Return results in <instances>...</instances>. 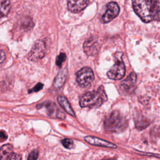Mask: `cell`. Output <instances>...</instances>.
<instances>
[{
	"label": "cell",
	"instance_id": "cell-13",
	"mask_svg": "<svg viewBox=\"0 0 160 160\" xmlns=\"http://www.w3.org/2000/svg\"><path fill=\"white\" fill-rule=\"evenodd\" d=\"M67 74L68 71L66 68H64L59 71L53 81V86L56 89H60L64 85L66 79Z\"/></svg>",
	"mask_w": 160,
	"mask_h": 160
},
{
	"label": "cell",
	"instance_id": "cell-21",
	"mask_svg": "<svg viewBox=\"0 0 160 160\" xmlns=\"http://www.w3.org/2000/svg\"><path fill=\"white\" fill-rule=\"evenodd\" d=\"M38 158V151L37 150H34L32 151L29 155L28 159H36Z\"/></svg>",
	"mask_w": 160,
	"mask_h": 160
},
{
	"label": "cell",
	"instance_id": "cell-17",
	"mask_svg": "<svg viewBox=\"0 0 160 160\" xmlns=\"http://www.w3.org/2000/svg\"><path fill=\"white\" fill-rule=\"evenodd\" d=\"M135 124H136V128L139 130H142L145 129L147 126H149V122L148 120L146 118H144L143 116L138 118L135 120Z\"/></svg>",
	"mask_w": 160,
	"mask_h": 160
},
{
	"label": "cell",
	"instance_id": "cell-5",
	"mask_svg": "<svg viewBox=\"0 0 160 160\" xmlns=\"http://www.w3.org/2000/svg\"><path fill=\"white\" fill-rule=\"evenodd\" d=\"M94 76L92 70L89 67H84L76 73V81L79 85L85 88L94 80Z\"/></svg>",
	"mask_w": 160,
	"mask_h": 160
},
{
	"label": "cell",
	"instance_id": "cell-12",
	"mask_svg": "<svg viewBox=\"0 0 160 160\" xmlns=\"http://www.w3.org/2000/svg\"><path fill=\"white\" fill-rule=\"evenodd\" d=\"M84 140L88 143L92 145H94V146L110 148H116L117 147L116 145H115L113 143H111L106 140H104L96 137H94V136H86L84 138Z\"/></svg>",
	"mask_w": 160,
	"mask_h": 160
},
{
	"label": "cell",
	"instance_id": "cell-1",
	"mask_svg": "<svg viewBox=\"0 0 160 160\" xmlns=\"http://www.w3.org/2000/svg\"><path fill=\"white\" fill-rule=\"evenodd\" d=\"M134 12L144 22L160 21V0H132Z\"/></svg>",
	"mask_w": 160,
	"mask_h": 160
},
{
	"label": "cell",
	"instance_id": "cell-24",
	"mask_svg": "<svg viewBox=\"0 0 160 160\" xmlns=\"http://www.w3.org/2000/svg\"><path fill=\"white\" fill-rule=\"evenodd\" d=\"M6 59V54L3 50H0V63H2Z\"/></svg>",
	"mask_w": 160,
	"mask_h": 160
},
{
	"label": "cell",
	"instance_id": "cell-7",
	"mask_svg": "<svg viewBox=\"0 0 160 160\" xmlns=\"http://www.w3.org/2000/svg\"><path fill=\"white\" fill-rule=\"evenodd\" d=\"M119 12V7L115 2H110L106 8V11L101 18L103 23H107L114 19Z\"/></svg>",
	"mask_w": 160,
	"mask_h": 160
},
{
	"label": "cell",
	"instance_id": "cell-20",
	"mask_svg": "<svg viewBox=\"0 0 160 160\" xmlns=\"http://www.w3.org/2000/svg\"><path fill=\"white\" fill-rule=\"evenodd\" d=\"M43 88V84L42 83H38L36 85H35V86L32 88L31 89H30L29 91V92H38L39 91H40L41 89H42V88Z\"/></svg>",
	"mask_w": 160,
	"mask_h": 160
},
{
	"label": "cell",
	"instance_id": "cell-18",
	"mask_svg": "<svg viewBox=\"0 0 160 160\" xmlns=\"http://www.w3.org/2000/svg\"><path fill=\"white\" fill-rule=\"evenodd\" d=\"M66 56L64 53H60L58 56L56 58V64L58 66H61L62 62L66 60Z\"/></svg>",
	"mask_w": 160,
	"mask_h": 160
},
{
	"label": "cell",
	"instance_id": "cell-6",
	"mask_svg": "<svg viewBox=\"0 0 160 160\" xmlns=\"http://www.w3.org/2000/svg\"><path fill=\"white\" fill-rule=\"evenodd\" d=\"M46 53V44L43 41L38 40L33 45L28 55L30 61H37L42 58Z\"/></svg>",
	"mask_w": 160,
	"mask_h": 160
},
{
	"label": "cell",
	"instance_id": "cell-19",
	"mask_svg": "<svg viewBox=\"0 0 160 160\" xmlns=\"http://www.w3.org/2000/svg\"><path fill=\"white\" fill-rule=\"evenodd\" d=\"M63 146L67 149H71L73 146V141L70 139H64L61 141Z\"/></svg>",
	"mask_w": 160,
	"mask_h": 160
},
{
	"label": "cell",
	"instance_id": "cell-10",
	"mask_svg": "<svg viewBox=\"0 0 160 160\" xmlns=\"http://www.w3.org/2000/svg\"><path fill=\"white\" fill-rule=\"evenodd\" d=\"M44 106L46 108L47 113L49 116L59 119L65 118V114L59 109L56 104L51 102H48L44 104Z\"/></svg>",
	"mask_w": 160,
	"mask_h": 160
},
{
	"label": "cell",
	"instance_id": "cell-14",
	"mask_svg": "<svg viewBox=\"0 0 160 160\" xmlns=\"http://www.w3.org/2000/svg\"><path fill=\"white\" fill-rule=\"evenodd\" d=\"M58 102L66 112H68L71 116L75 117V113H74L72 108H71L69 102H68V99L65 97H64L62 96H58Z\"/></svg>",
	"mask_w": 160,
	"mask_h": 160
},
{
	"label": "cell",
	"instance_id": "cell-15",
	"mask_svg": "<svg viewBox=\"0 0 160 160\" xmlns=\"http://www.w3.org/2000/svg\"><path fill=\"white\" fill-rule=\"evenodd\" d=\"M13 152V147L9 144L3 145L0 148V159H8L11 154Z\"/></svg>",
	"mask_w": 160,
	"mask_h": 160
},
{
	"label": "cell",
	"instance_id": "cell-3",
	"mask_svg": "<svg viewBox=\"0 0 160 160\" xmlns=\"http://www.w3.org/2000/svg\"><path fill=\"white\" fill-rule=\"evenodd\" d=\"M127 126L126 118L118 111H112L104 121L105 129L110 132H118L123 131Z\"/></svg>",
	"mask_w": 160,
	"mask_h": 160
},
{
	"label": "cell",
	"instance_id": "cell-16",
	"mask_svg": "<svg viewBox=\"0 0 160 160\" xmlns=\"http://www.w3.org/2000/svg\"><path fill=\"white\" fill-rule=\"evenodd\" d=\"M11 9V4L9 0L0 1V18L6 16Z\"/></svg>",
	"mask_w": 160,
	"mask_h": 160
},
{
	"label": "cell",
	"instance_id": "cell-4",
	"mask_svg": "<svg viewBox=\"0 0 160 160\" xmlns=\"http://www.w3.org/2000/svg\"><path fill=\"white\" fill-rule=\"evenodd\" d=\"M125 72V65L121 56L116 55V62L107 72L108 77L113 80H119L124 77Z\"/></svg>",
	"mask_w": 160,
	"mask_h": 160
},
{
	"label": "cell",
	"instance_id": "cell-22",
	"mask_svg": "<svg viewBox=\"0 0 160 160\" xmlns=\"http://www.w3.org/2000/svg\"><path fill=\"white\" fill-rule=\"evenodd\" d=\"M7 138H8V135L6 132L4 131H0V141L3 142L6 141Z\"/></svg>",
	"mask_w": 160,
	"mask_h": 160
},
{
	"label": "cell",
	"instance_id": "cell-2",
	"mask_svg": "<svg viewBox=\"0 0 160 160\" xmlns=\"http://www.w3.org/2000/svg\"><path fill=\"white\" fill-rule=\"evenodd\" d=\"M107 96L102 86L94 91H89L85 93L80 100V106L82 108H98L106 102Z\"/></svg>",
	"mask_w": 160,
	"mask_h": 160
},
{
	"label": "cell",
	"instance_id": "cell-9",
	"mask_svg": "<svg viewBox=\"0 0 160 160\" xmlns=\"http://www.w3.org/2000/svg\"><path fill=\"white\" fill-rule=\"evenodd\" d=\"M89 0H68V9L72 12H78L88 5Z\"/></svg>",
	"mask_w": 160,
	"mask_h": 160
},
{
	"label": "cell",
	"instance_id": "cell-11",
	"mask_svg": "<svg viewBox=\"0 0 160 160\" xmlns=\"http://www.w3.org/2000/svg\"><path fill=\"white\" fill-rule=\"evenodd\" d=\"M98 40L94 37L88 39L84 43V51L88 56H92L98 51Z\"/></svg>",
	"mask_w": 160,
	"mask_h": 160
},
{
	"label": "cell",
	"instance_id": "cell-8",
	"mask_svg": "<svg viewBox=\"0 0 160 160\" xmlns=\"http://www.w3.org/2000/svg\"><path fill=\"white\" fill-rule=\"evenodd\" d=\"M136 74L134 72L130 73V74L125 79L120 86V89L123 93L128 94L132 91L135 87L136 82Z\"/></svg>",
	"mask_w": 160,
	"mask_h": 160
},
{
	"label": "cell",
	"instance_id": "cell-23",
	"mask_svg": "<svg viewBox=\"0 0 160 160\" xmlns=\"http://www.w3.org/2000/svg\"><path fill=\"white\" fill-rule=\"evenodd\" d=\"M8 159H21V156L18 154L12 153Z\"/></svg>",
	"mask_w": 160,
	"mask_h": 160
}]
</instances>
